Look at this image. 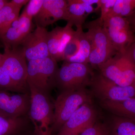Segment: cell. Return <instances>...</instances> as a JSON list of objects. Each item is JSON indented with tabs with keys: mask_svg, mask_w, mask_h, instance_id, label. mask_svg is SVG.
<instances>
[{
	"mask_svg": "<svg viewBox=\"0 0 135 135\" xmlns=\"http://www.w3.org/2000/svg\"><path fill=\"white\" fill-rule=\"evenodd\" d=\"M31 98L29 116L34 127V135H52L54 106L49 96L29 86Z\"/></svg>",
	"mask_w": 135,
	"mask_h": 135,
	"instance_id": "1",
	"label": "cell"
},
{
	"mask_svg": "<svg viewBox=\"0 0 135 135\" xmlns=\"http://www.w3.org/2000/svg\"><path fill=\"white\" fill-rule=\"evenodd\" d=\"M86 32L91 45L89 64L93 68L98 67L117 54L99 17L86 23Z\"/></svg>",
	"mask_w": 135,
	"mask_h": 135,
	"instance_id": "2",
	"label": "cell"
},
{
	"mask_svg": "<svg viewBox=\"0 0 135 135\" xmlns=\"http://www.w3.org/2000/svg\"><path fill=\"white\" fill-rule=\"evenodd\" d=\"M103 76L121 86H135V64L129 50L117 53L98 67Z\"/></svg>",
	"mask_w": 135,
	"mask_h": 135,
	"instance_id": "3",
	"label": "cell"
},
{
	"mask_svg": "<svg viewBox=\"0 0 135 135\" xmlns=\"http://www.w3.org/2000/svg\"><path fill=\"white\" fill-rule=\"evenodd\" d=\"M92 68L89 64L64 61L56 75V87L61 92L85 89L94 73Z\"/></svg>",
	"mask_w": 135,
	"mask_h": 135,
	"instance_id": "4",
	"label": "cell"
},
{
	"mask_svg": "<svg viewBox=\"0 0 135 135\" xmlns=\"http://www.w3.org/2000/svg\"><path fill=\"white\" fill-rule=\"evenodd\" d=\"M58 69L57 62L51 57L29 61L27 79L28 86L49 96L56 87V75Z\"/></svg>",
	"mask_w": 135,
	"mask_h": 135,
	"instance_id": "5",
	"label": "cell"
},
{
	"mask_svg": "<svg viewBox=\"0 0 135 135\" xmlns=\"http://www.w3.org/2000/svg\"><path fill=\"white\" fill-rule=\"evenodd\" d=\"M91 102V97L86 89L61 92L54 103V121L52 134L58 132L80 107Z\"/></svg>",
	"mask_w": 135,
	"mask_h": 135,
	"instance_id": "6",
	"label": "cell"
},
{
	"mask_svg": "<svg viewBox=\"0 0 135 135\" xmlns=\"http://www.w3.org/2000/svg\"><path fill=\"white\" fill-rule=\"evenodd\" d=\"M0 65L7 72L20 93H28L29 89L27 81V64L21 47L4 48Z\"/></svg>",
	"mask_w": 135,
	"mask_h": 135,
	"instance_id": "7",
	"label": "cell"
},
{
	"mask_svg": "<svg viewBox=\"0 0 135 135\" xmlns=\"http://www.w3.org/2000/svg\"><path fill=\"white\" fill-rule=\"evenodd\" d=\"M110 40L117 53L126 52L134 43L135 38L126 17L106 16L101 19Z\"/></svg>",
	"mask_w": 135,
	"mask_h": 135,
	"instance_id": "8",
	"label": "cell"
},
{
	"mask_svg": "<svg viewBox=\"0 0 135 135\" xmlns=\"http://www.w3.org/2000/svg\"><path fill=\"white\" fill-rule=\"evenodd\" d=\"M89 86L100 101H121L135 98V86H119L99 73H93Z\"/></svg>",
	"mask_w": 135,
	"mask_h": 135,
	"instance_id": "9",
	"label": "cell"
},
{
	"mask_svg": "<svg viewBox=\"0 0 135 135\" xmlns=\"http://www.w3.org/2000/svg\"><path fill=\"white\" fill-rule=\"evenodd\" d=\"M96 111L87 103L80 107L59 129L57 135H79L96 123Z\"/></svg>",
	"mask_w": 135,
	"mask_h": 135,
	"instance_id": "10",
	"label": "cell"
},
{
	"mask_svg": "<svg viewBox=\"0 0 135 135\" xmlns=\"http://www.w3.org/2000/svg\"><path fill=\"white\" fill-rule=\"evenodd\" d=\"M48 33L46 28L36 26L20 44L28 62L51 57L48 47Z\"/></svg>",
	"mask_w": 135,
	"mask_h": 135,
	"instance_id": "11",
	"label": "cell"
},
{
	"mask_svg": "<svg viewBox=\"0 0 135 135\" xmlns=\"http://www.w3.org/2000/svg\"><path fill=\"white\" fill-rule=\"evenodd\" d=\"M11 92L0 90V113L12 118L24 116L30 109V93Z\"/></svg>",
	"mask_w": 135,
	"mask_h": 135,
	"instance_id": "12",
	"label": "cell"
},
{
	"mask_svg": "<svg viewBox=\"0 0 135 135\" xmlns=\"http://www.w3.org/2000/svg\"><path fill=\"white\" fill-rule=\"evenodd\" d=\"M32 18L23 11L21 16L0 36V41L4 48H15L20 46L25 38L32 32Z\"/></svg>",
	"mask_w": 135,
	"mask_h": 135,
	"instance_id": "13",
	"label": "cell"
},
{
	"mask_svg": "<svg viewBox=\"0 0 135 135\" xmlns=\"http://www.w3.org/2000/svg\"><path fill=\"white\" fill-rule=\"evenodd\" d=\"M34 18L36 26L44 28L61 20L68 22L69 14L67 1L44 0L41 10Z\"/></svg>",
	"mask_w": 135,
	"mask_h": 135,
	"instance_id": "14",
	"label": "cell"
},
{
	"mask_svg": "<svg viewBox=\"0 0 135 135\" xmlns=\"http://www.w3.org/2000/svg\"><path fill=\"white\" fill-rule=\"evenodd\" d=\"M100 104L115 116L135 119V98L121 101H101Z\"/></svg>",
	"mask_w": 135,
	"mask_h": 135,
	"instance_id": "15",
	"label": "cell"
},
{
	"mask_svg": "<svg viewBox=\"0 0 135 135\" xmlns=\"http://www.w3.org/2000/svg\"><path fill=\"white\" fill-rule=\"evenodd\" d=\"M109 127L110 135H135V119L114 115Z\"/></svg>",
	"mask_w": 135,
	"mask_h": 135,
	"instance_id": "16",
	"label": "cell"
},
{
	"mask_svg": "<svg viewBox=\"0 0 135 135\" xmlns=\"http://www.w3.org/2000/svg\"><path fill=\"white\" fill-rule=\"evenodd\" d=\"M69 19L67 22L75 26L77 29L82 28L86 18V10L82 0L67 1Z\"/></svg>",
	"mask_w": 135,
	"mask_h": 135,
	"instance_id": "17",
	"label": "cell"
},
{
	"mask_svg": "<svg viewBox=\"0 0 135 135\" xmlns=\"http://www.w3.org/2000/svg\"><path fill=\"white\" fill-rule=\"evenodd\" d=\"M25 121L22 117L12 118L0 113V135H15L23 129Z\"/></svg>",
	"mask_w": 135,
	"mask_h": 135,
	"instance_id": "18",
	"label": "cell"
},
{
	"mask_svg": "<svg viewBox=\"0 0 135 135\" xmlns=\"http://www.w3.org/2000/svg\"><path fill=\"white\" fill-rule=\"evenodd\" d=\"M20 10L10 2H8L0 9V36L19 17Z\"/></svg>",
	"mask_w": 135,
	"mask_h": 135,
	"instance_id": "19",
	"label": "cell"
},
{
	"mask_svg": "<svg viewBox=\"0 0 135 135\" xmlns=\"http://www.w3.org/2000/svg\"><path fill=\"white\" fill-rule=\"evenodd\" d=\"M91 51V45L86 32L83 31L80 37V48L76 55L70 58L66 62H70L89 64Z\"/></svg>",
	"mask_w": 135,
	"mask_h": 135,
	"instance_id": "20",
	"label": "cell"
},
{
	"mask_svg": "<svg viewBox=\"0 0 135 135\" xmlns=\"http://www.w3.org/2000/svg\"><path fill=\"white\" fill-rule=\"evenodd\" d=\"M134 12L135 0H116L113 7L106 16L127 17Z\"/></svg>",
	"mask_w": 135,
	"mask_h": 135,
	"instance_id": "21",
	"label": "cell"
},
{
	"mask_svg": "<svg viewBox=\"0 0 135 135\" xmlns=\"http://www.w3.org/2000/svg\"><path fill=\"white\" fill-rule=\"evenodd\" d=\"M63 27L56 26L52 31L48 32L47 44L51 57L58 62V53L60 47V37Z\"/></svg>",
	"mask_w": 135,
	"mask_h": 135,
	"instance_id": "22",
	"label": "cell"
},
{
	"mask_svg": "<svg viewBox=\"0 0 135 135\" xmlns=\"http://www.w3.org/2000/svg\"><path fill=\"white\" fill-rule=\"evenodd\" d=\"M82 28L76 29L72 38L66 45L63 53L62 60L66 61L76 55L79 50L80 37Z\"/></svg>",
	"mask_w": 135,
	"mask_h": 135,
	"instance_id": "23",
	"label": "cell"
},
{
	"mask_svg": "<svg viewBox=\"0 0 135 135\" xmlns=\"http://www.w3.org/2000/svg\"><path fill=\"white\" fill-rule=\"evenodd\" d=\"M71 24L67 22V24L63 27L62 35L60 37V47L58 53V61L62 60V57L66 45L72 38L75 33V31L73 28Z\"/></svg>",
	"mask_w": 135,
	"mask_h": 135,
	"instance_id": "24",
	"label": "cell"
},
{
	"mask_svg": "<svg viewBox=\"0 0 135 135\" xmlns=\"http://www.w3.org/2000/svg\"><path fill=\"white\" fill-rule=\"evenodd\" d=\"M0 90L20 93L7 72L0 65Z\"/></svg>",
	"mask_w": 135,
	"mask_h": 135,
	"instance_id": "25",
	"label": "cell"
},
{
	"mask_svg": "<svg viewBox=\"0 0 135 135\" xmlns=\"http://www.w3.org/2000/svg\"><path fill=\"white\" fill-rule=\"evenodd\" d=\"M44 0H30L24 9V12L29 17L33 19L41 10Z\"/></svg>",
	"mask_w": 135,
	"mask_h": 135,
	"instance_id": "26",
	"label": "cell"
},
{
	"mask_svg": "<svg viewBox=\"0 0 135 135\" xmlns=\"http://www.w3.org/2000/svg\"><path fill=\"white\" fill-rule=\"evenodd\" d=\"M109 130V127L105 124L96 122L79 135H103Z\"/></svg>",
	"mask_w": 135,
	"mask_h": 135,
	"instance_id": "27",
	"label": "cell"
},
{
	"mask_svg": "<svg viewBox=\"0 0 135 135\" xmlns=\"http://www.w3.org/2000/svg\"><path fill=\"white\" fill-rule=\"evenodd\" d=\"M116 0H99L97 4L98 8H100L101 10V19H103L109 13L113 7Z\"/></svg>",
	"mask_w": 135,
	"mask_h": 135,
	"instance_id": "28",
	"label": "cell"
},
{
	"mask_svg": "<svg viewBox=\"0 0 135 135\" xmlns=\"http://www.w3.org/2000/svg\"><path fill=\"white\" fill-rule=\"evenodd\" d=\"M28 0H12L10 2L17 8L21 9L23 5L29 2Z\"/></svg>",
	"mask_w": 135,
	"mask_h": 135,
	"instance_id": "29",
	"label": "cell"
},
{
	"mask_svg": "<svg viewBox=\"0 0 135 135\" xmlns=\"http://www.w3.org/2000/svg\"><path fill=\"white\" fill-rule=\"evenodd\" d=\"M133 32H135V12L129 16L127 17Z\"/></svg>",
	"mask_w": 135,
	"mask_h": 135,
	"instance_id": "30",
	"label": "cell"
},
{
	"mask_svg": "<svg viewBox=\"0 0 135 135\" xmlns=\"http://www.w3.org/2000/svg\"><path fill=\"white\" fill-rule=\"evenodd\" d=\"M129 51L131 55V57H132V59L134 61L135 64V43L133 44V45L131 46V47L129 48Z\"/></svg>",
	"mask_w": 135,
	"mask_h": 135,
	"instance_id": "31",
	"label": "cell"
},
{
	"mask_svg": "<svg viewBox=\"0 0 135 135\" xmlns=\"http://www.w3.org/2000/svg\"><path fill=\"white\" fill-rule=\"evenodd\" d=\"M8 2L7 1L0 0V9L2 8Z\"/></svg>",
	"mask_w": 135,
	"mask_h": 135,
	"instance_id": "32",
	"label": "cell"
},
{
	"mask_svg": "<svg viewBox=\"0 0 135 135\" xmlns=\"http://www.w3.org/2000/svg\"><path fill=\"white\" fill-rule=\"evenodd\" d=\"M3 57V54H2V53H1L0 52V63H1V62L2 60Z\"/></svg>",
	"mask_w": 135,
	"mask_h": 135,
	"instance_id": "33",
	"label": "cell"
},
{
	"mask_svg": "<svg viewBox=\"0 0 135 135\" xmlns=\"http://www.w3.org/2000/svg\"><path fill=\"white\" fill-rule=\"evenodd\" d=\"M103 135H110V130L109 132H107V133H105V134H104Z\"/></svg>",
	"mask_w": 135,
	"mask_h": 135,
	"instance_id": "34",
	"label": "cell"
},
{
	"mask_svg": "<svg viewBox=\"0 0 135 135\" xmlns=\"http://www.w3.org/2000/svg\"></svg>",
	"mask_w": 135,
	"mask_h": 135,
	"instance_id": "35",
	"label": "cell"
},
{
	"mask_svg": "<svg viewBox=\"0 0 135 135\" xmlns=\"http://www.w3.org/2000/svg\"><path fill=\"white\" fill-rule=\"evenodd\" d=\"M17 134H16V135H17Z\"/></svg>",
	"mask_w": 135,
	"mask_h": 135,
	"instance_id": "36",
	"label": "cell"
}]
</instances>
